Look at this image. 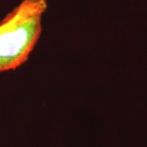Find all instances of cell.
Wrapping results in <instances>:
<instances>
[{
  "label": "cell",
  "mask_w": 147,
  "mask_h": 147,
  "mask_svg": "<svg viewBox=\"0 0 147 147\" xmlns=\"http://www.w3.org/2000/svg\"><path fill=\"white\" fill-rule=\"evenodd\" d=\"M6 23H7V19H6V17H4V18H3L2 21L0 22V32H1V31H2V29L5 27Z\"/></svg>",
  "instance_id": "cell-2"
},
{
  "label": "cell",
  "mask_w": 147,
  "mask_h": 147,
  "mask_svg": "<svg viewBox=\"0 0 147 147\" xmlns=\"http://www.w3.org/2000/svg\"><path fill=\"white\" fill-rule=\"evenodd\" d=\"M47 0H22L7 16L0 32V73L16 70L28 60L42 32Z\"/></svg>",
  "instance_id": "cell-1"
}]
</instances>
